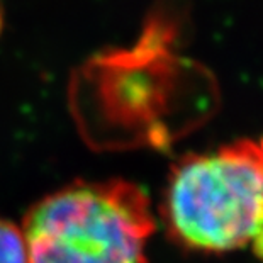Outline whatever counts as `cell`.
Listing matches in <instances>:
<instances>
[{"label": "cell", "mask_w": 263, "mask_h": 263, "mask_svg": "<svg viewBox=\"0 0 263 263\" xmlns=\"http://www.w3.org/2000/svg\"><path fill=\"white\" fill-rule=\"evenodd\" d=\"M0 263H29L22 229L0 217Z\"/></svg>", "instance_id": "3957f363"}, {"label": "cell", "mask_w": 263, "mask_h": 263, "mask_svg": "<svg viewBox=\"0 0 263 263\" xmlns=\"http://www.w3.org/2000/svg\"><path fill=\"white\" fill-rule=\"evenodd\" d=\"M21 229L29 263H149L155 216L133 183L88 182L41 199Z\"/></svg>", "instance_id": "6da1fadb"}, {"label": "cell", "mask_w": 263, "mask_h": 263, "mask_svg": "<svg viewBox=\"0 0 263 263\" xmlns=\"http://www.w3.org/2000/svg\"><path fill=\"white\" fill-rule=\"evenodd\" d=\"M4 27H5V19H4V12L2 9H0V34L4 32Z\"/></svg>", "instance_id": "5b68a950"}, {"label": "cell", "mask_w": 263, "mask_h": 263, "mask_svg": "<svg viewBox=\"0 0 263 263\" xmlns=\"http://www.w3.org/2000/svg\"><path fill=\"white\" fill-rule=\"evenodd\" d=\"M251 246H253V250H255V253L261 256L263 258V226L258 229V233L255 234V238L251 239Z\"/></svg>", "instance_id": "277c9868"}, {"label": "cell", "mask_w": 263, "mask_h": 263, "mask_svg": "<svg viewBox=\"0 0 263 263\" xmlns=\"http://www.w3.org/2000/svg\"><path fill=\"white\" fill-rule=\"evenodd\" d=\"M163 212L173 239L190 250L250 245L263 226V138L185 156L173 166Z\"/></svg>", "instance_id": "7a4b0ae2"}]
</instances>
